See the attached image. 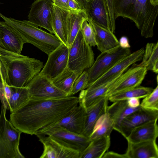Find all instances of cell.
<instances>
[{"instance_id": "obj_1", "label": "cell", "mask_w": 158, "mask_h": 158, "mask_svg": "<svg viewBox=\"0 0 158 158\" xmlns=\"http://www.w3.org/2000/svg\"><path fill=\"white\" fill-rule=\"evenodd\" d=\"M79 104L78 97L31 98L11 113L10 121L22 133L32 135L48 128L68 114Z\"/></svg>"}, {"instance_id": "obj_2", "label": "cell", "mask_w": 158, "mask_h": 158, "mask_svg": "<svg viewBox=\"0 0 158 158\" xmlns=\"http://www.w3.org/2000/svg\"><path fill=\"white\" fill-rule=\"evenodd\" d=\"M2 74L8 86L27 87L40 72L43 62L39 60L16 54L0 48Z\"/></svg>"}, {"instance_id": "obj_3", "label": "cell", "mask_w": 158, "mask_h": 158, "mask_svg": "<svg viewBox=\"0 0 158 158\" xmlns=\"http://www.w3.org/2000/svg\"><path fill=\"white\" fill-rule=\"evenodd\" d=\"M116 19L119 17L132 21L146 38L152 37L158 14V0H113Z\"/></svg>"}, {"instance_id": "obj_4", "label": "cell", "mask_w": 158, "mask_h": 158, "mask_svg": "<svg viewBox=\"0 0 158 158\" xmlns=\"http://www.w3.org/2000/svg\"><path fill=\"white\" fill-rule=\"evenodd\" d=\"M0 17L21 36L25 43L32 44L48 56L63 43L56 35L44 31L28 20L7 17L0 12Z\"/></svg>"}, {"instance_id": "obj_5", "label": "cell", "mask_w": 158, "mask_h": 158, "mask_svg": "<svg viewBox=\"0 0 158 158\" xmlns=\"http://www.w3.org/2000/svg\"><path fill=\"white\" fill-rule=\"evenodd\" d=\"M6 110L2 106L0 114V158H24L19 148L22 132L7 119Z\"/></svg>"}, {"instance_id": "obj_6", "label": "cell", "mask_w": 158, "mask_h": 158, "mask_svg": "<svg viewBox=\"0 0 158 158\" xmlns=\"http://www.w3.org/2000/svg\"><path fill=\"white\" fill-rule=\"evenodd\" d=\"M69 48L68 67L80 75L94 61L93 51L84 39L81 29Z\"/></svg>"}, {"instance_id": "obj_7", "label": "cell", "mask_w": 158, "mask_h": 158, "mask_svg": "<svg viewBox=\"0 0 158 158\" xmlns=\"http://www.w3.org/2000/svg\"><path fill=\"white\" fill-rule=\"evenodd\" d=\"M131 53L130 48H123L119 45L112 49L101 52L91 66L86 71L88 75L87 88L118 62Z\"/></svg>"}, {"instance_id": "obj_8", "label": "cell", "mask_w": 158, "mask_h": 158, "mask_svg": "<svg viewBox=\"0 0 158 158\" xmlns=\"http://www.w3.org/2000/svg\"><path fill=\"white\" fill-rule=\"evenodd\" d=\"M37 134L50 136L64 146L78 152L80 155L91 141L89 138L82 134L72 132L59 126L41 130L35 135Z\"/></svg>"}, {"instance_id": "obj_9", "label": "cell", "mask_w": 158, "mask_h": 158, "mask_svg": "<svg viewBox=\"0 0 158 158\" xmlns=\"http://www.w3.org/2000/svg\"><path fill=\"white\" fill-rule=\"evenodd\" d=\"M27 87L31 98L49 99L68 96L55 86L51 79L39 73L33 78Z\"/></svg>"}, {"instance_id": "obj_10", "label": "cell", "mask_w": 158, "mask_h": 158, "mask_svg": "<svg viewBox=\"0 0 158 158\" xmlns=\"http://www.w3.org/2000/svg\"><path fill=\"white\" fill-rule=\"evenodd\" d=\"M53 3L52 0H36L32 4L28 20L54 34L52 27Z\"/></svg>"}, {"instance_id": "obj_11", "label": "cell", "mask_w": 158, "mask_h": 158, "mask_svg": "<svg viewBox=\"0 0 158 158\" xmlns=\"http://www.w3.org/2000/svg\"><path fill=\"white\" fill-rule=\"evenodd\" d=\"M147 71L145 68L137 65L129 69L121 74L114 83L108 92L107 96L109 97L140 86Z\"/></svg>"}, {"instance_id": "obj_12", "label": "cell", "mask_w": 158, "mask_h": 158, "mask_svg": "<svg viewBox=\"0 0 158 158\" xmlns=\"http://www.w3.org/2000/svg\"><path fill=\"white\" fill-rule=\"evenodd\" d=\"M69 47L62 43L48 55L46 63L39 73L50 79L56 77L67 67Z\"/></svg>"}, {"instance_id": "obj_13", "label": "cell", "mask_w": 158, "mask_h": 158, "mask_svg": "<svg viewBox=\"0 0 158 158\" xmlns=\"http://www.w3.org/2000/svg\"><path fill=\"white\" fill-rule=\"evenodd\" d=\"M144 49L143 48H141L131 53L118 62L89 86L100 85L118 77L124 73L131 65L142 60Z\"/></svg>"}, {"instance_id": "obj_14", "label": "cell", "mask_w": 158, "mask_h": 158, "mask_svg": "<svg viewBox=\"0 0 158 158\" xmlns=\"http://www.w3.org/2000/svg\"><path fill=\"white\" fill-rule=\"evenodd\" d=\"M158 110L141 107L125 117L115 130L125 138L135 127L147 122L158 119Z\"/></svg>"}, {"instance_id": "obj_15", "label": "cell", "mask_w": 158, "mask_h": 158, "mask_svg": "<svg viewBox=\"0 0 158 158\" xmlns=\"http://www.w3.org/2000/svg\"><path fill=\"white\" fill-rule=\"evenodd\" d=\"M36 135L44 147L40 158H80L79 152L64 146L52 137L41 134Z\"/></svg>"}, {"instance_id": "obj_16", "label": "cell", "mask_w": 158, "mask_h": 158, "mask_svg": "<svg viewBox=\"0 0 158 158\" xmlns=\"http://www.w3.org/2000/svg\"><path fill=\"white\" fill-rule=\"evenodd\" d=\"M25 42L14 29L5 21H0V48L20 54Z\"/></svg>"}, {"instance_id": "obj_17", "label": "cell", "mask_w": 158, "mask_h": 158, "mask_svg": "<svg viewBox=\"0 0 158 158\" xmlns=\"http://www.w3.org/2000/svg\"><path fill=\"white\" fill-rule=\"evenodd\" d=\"M84 10L88 19L110 31L109 17L105 0H90L87 3Z\"/></svg>"}, {"instance_id": "obj_18", "label": "cell", "mask_w": 158, "mask_h": 158, "mask_svg": "<svg viewBox=\"0 0 158 158\" xmlns=\"http://www.w3.org/2000/svg\"><path fill=\"white\" fill-rule=\"evenodd\" d=\"M120 76L101 85L95 87L89 86L81 90L78 97L79 105L86 110L101 99L108 96L107 95L109 90Z\"/></svg>"}, {"instance_id": "obj_19", "label": "cell", "mask_w": 158, "mask_h": 158, "mask_svg": "<svg viewBox=\"0 0 158 158\" xmlns=\"http://www.w3.org/2000/svg\"><path fill=\"white\" fill-rule=\"evenodd\" d=\"M109 97L106 96L85 110L83 131L81 134L89 138L95 125L99 118L106 112Z\"/></svg>"}, {"instance_id": "obj_20", "label": "cell", "mask_w": 158, "mask_h": 158, "mask_svg": "<svg viewBox=\"0 0 158 158\" xmlns=\"http://www.w3.org/2000/svg\"><path fill=\"white\" fill-rule=\"evenodd\" d=\"M85 114V110L79 105L76 106L68 114L50 127L59 126L72 132L81 134Z\"/></svg>"}, {"instance_id": "obj_21", "label": "cell", "mask_w": 158, "mask_h": 158, "mask_svg": "<svg viewBox=\"0 0 158 158\" xmlns=\"http://www.w3.org/2000/svg\"><path fill=\"white\" fill-rule=\"evenodd\" d=\"M127 143V148L125 153L127 158H158V148L156 141Z\"/></svg>"}, {"instance_id": "obj_22", "label": "cell", "mask_w": 158, "mask_h": 158, "mask_svg": "<svg viewBox=\"0 0 158 158\" xmlns=\"http://www.w3.org/2000/svg\"><path fill=\"white\" fill-rule=\"evenodd\" d=\"M157 119L147 122L137 127L126 138L127 142L136 143L156 140L158 136Z\"/></svg>"}, {"instance_id": "obj_23", "label": "cell", "mask_w": 158, "mask_h": 158, "mask_svg": "<svg viewBox=\"0 0 158 158\" xmlns=\"http://www.w3.org/2000/svg\"><path fill=\"white\" fill-rule=\"evenodd\" d=\"M69 12L53 4L52 27L54 35L67 46L68 33L67 19Z\"/></svg>"}, {"instance_id": "obj_24", "label": "cell", "mask_w": 158, "mask_h": 158, "mask_svg": "<svg viewBox=\"0 0 158 158\" xmlns=\"http://www.w3.org/2000/svg\"><path fill=\"white\" fill-rule=\"evenodd\" d=\"M90 21L95 33L96 46L101 52L112 49L119 45V41L114 33Z\"/></svg>"}, {"instance_id": "obj_25", "label": "cell", "mask_w": 158, "mask_h": 158, "mask_svg": "<svg viewBox=\"0 0 158 158\" xmlns=\"http://www.w3.org/2000/svg\"><path fill=\"white\" fill-rule=\"evenodd\" d=\"M141 107L139 106L133 108L129 106L127 100H122L113 102L108 106L106 112L113 120L115 123V130L122 121L126 116Z\"/></svg>"}, {"instance_id": "obj_26", "label": "cell", "mask_w": 158, "mask_h": 158, "mask_svg": "<svg viewBox=\"0 0 158 158\" xmlns=\"http://www.w3.org/2000/svg\"><path fill=\"white\" fill-rule=\"evenodd\" d=\"M110 136L101 137L91 140L80 158H101L109 149Z\"/></svg>"}, {"instance_id": "obj_27", "label": "cell", "mask_w": 158, "mask_h": 158, "mask_svg": "<svg viewBox=\"0 0 158 158\" xmlns=\"http://www.w3.org/2000/svg\"><path fill=\"white\" fill-rule=\"evenodd\" d=\"M79 75L68 67L60 74L51 79L57 88L65 93L68 96L72 95L73 84Z\"/></svg>"}, {"instance_id": "obj_28", "label": "cell", "mask_w": 158, "mask_h": 158, "mask_svg": "<svg viewBox=\"0 0 158 158\" xmlns=\"http://www.w3.org/2000/svg\"><path fill=\"white\" fill-rule=\"evenodd\" d=\"M87 19L85 10L77 12H69L67 19L68 47L71 45L80 30L83 22Z\"/></svg>"}, {"instance_id": "obj_29", "label": "cell", "mask_w": 158, "mask_h": 158, "mask_svg": "<svg viewBox=\"0 0 158 158\" xmlns=\"http://www.w3.org/2000/svg\"><path fill=\"white\" fill-rule=\"evenodd\" d=\"M11 94L7 100L6 109L11 113L15 111L24 104L30 98L27 87L10 86Z\"/></svg>"}, {"instance_id": "obj_30", "label": "cell", "mask_w": 158, "mask_h": 158, "mask_svg": "<svg viewBox=\"0 0 158 158\" xmlns=\"http://www.w3.org/2000/svg\"><path fill=\"white\" fill-rule=\"evenodd\" d=\"M114 126V121L106 112L97 121L89 139L91 141L101 137L110 136Z\"/></svg>"}, {"instance_id": "obj_31", "label": "cell", "mask_w": 158, "mask_h": 158, "mask_svg": "<svg viewBox=\"0 0 158 158\" xmlns=\"http://www.w3.org/2000/svg\"><path fill=\"white\" fill-rule=\"evenodd\" d=\"M154 89L148 87L139 86L120 93L112 95L108 100L113 102L116 101L126 100L132 98H144L151 93Z\"/></svg>"}, {"instance_id": "obj_32", "label": "cell", "mask_w": 158, "mask_h": 158, "mask_svg": "<svg viewBox=\"0 0 158 158\" xmlns=\"http://www.w3.org/2000/svg\"><path fill=\"white\" fill-rule=\"evenodd\" d=\"M140 63L137 65L145 68L147 70H152L154 65L158 62V42L148 43Z\"/></svg>"}, {"instance_id": "obj_33", "label": "cell", "mask_w": 158, "mask_h": 158, "mask_svg": "<svg viewBox=\"0 0 158 158\" xmlns=\"http://www.w3.org/2000/svg\"><path fill=\"white\" fill-rule=\"evenodd\" d=\"M81 29L86 42L91 47L96 46L95 33L90 20L88 19L85 20Z\"/></svg>"}, {"instance_id": "obj_34", "label": "cell", "mask_w": 158, "mask_h": 158, "mask_svg": "<svg viewBox=\"0 0 158 158\" xmlns=\"http://www.w3.org/2000/svg\"><path fill=\"white\" fill-rule=\"evenodd\" d=\"M140 105L145 109L158 110V85L151 93L144 98Z\"/></svg>"}, {"instance_id": "obj_35", "label": "cell", "mask_w": 158, "mask_h": 158, "mask_svg": "<svg viewBox=\"0 0 158 158\" xmlns=\"http://www.w3.org/2000/svg\"><path fill=\"white\" fill-rule=\"evenodd\" d=\"M88 84V75L87 71L84 70L75 81L72 88V95L86 89Z\"/></svg>"}, {"instance_id": "obj_36", "label": "cell", "mask_w": 158, "mask_h": 158, "mask_svg": "<svg viewBox=\"0 0 158 158\" xmlns=\"http://www.w3.org/2000/svg\"><path fill=\"white\" fill-rule=\"evenodd\" d=\"M107 9L110 26L111 31H114L115 29V18L113 8V0H105Z\"/></svg>"}, {"instance_id": "obj_37", "label": "cell", "mask_w": 158, "mask_h": 158, "mask_svg": "<svg viewBox=\"0 0 158 158\" xmlns=\"http://www.w3.org/2000/svg\"><path fill=\"white\" fill-rule=\"evenodd\" d=\"M69 11L71 12H77L84 10L75 0H68Z\"/></svg>"}, {"instance_id": "obj_38", "label": "cell", "mask_w": 158, "mask_h": 158, "mask_svg": "<svg viewBox=\"0 0 158 158\" xmlns=\"http://www.w3.org/2000/svg\"><path fill=\"white\" fill-rule=\"evenodd\" d=\"M52 1L53 4L56 6L69 11L68 0H52Z\"/></svg>"}, {"instance_id": "obj_39", "label": "cell", "mask_w": 158, "mask_h": 158, "mask_svg": "<svg viewBox=\"0 0 158 158\" xmlns=\"http://www.w3.org/2000/svg\"><path fill=\"white\" fill-rule=\"evenodd\" d=\"M102 158H127V157L125 153L124 154H120L114 152L110 151L106 152Z\"/></svg>"}, {"instance_id": "obj_40", "label": "cell", "mask_w": 158, "mask_h": 158, "mask_svg": "<svg viewBox=\"0 0 158 158\" xmlns=\"http://www.w3.org/2000/svg\"><path fill=\"white\" fill-rule=\"evenodd\" d=\"M118 41L119 45L121 48H130L128 39L127 37L122 36Z\"/></svg>"}, {"instance_id": "obj_41", "label": "cell", "mask_w": 158, "mask_h": 158, "mask_svg": "<svg viewBox=\"0 0 158 158\" xmlns=\"http://www.w3.org/2000/svg\"><path fill=\"white\" fill-rule=\"evenodd\" d=\"M129 106L133 108H135L140 105L139 99L136 98H132L127 100Z\"/></svg>"}, {"instance_id": "obj_42", "label": "cell", "mask_w": 158, "mask_h": 158, "mask_svg": "<svg viewBox=\"0 0 158 158\" xmlns=\"http://www.w3.org/2000/svg\"><path fill=\"white\" fill-rule=\"evenodd\" d=\"M84 10L85 6L90 0H75Z\"/></svg>"}, {"instance_id": "obj_43", "label": "cell", "mask_w": 158, "mask_h": 158, "mask_svg": "<svg viewBox=\"0 0 158 158\" xmlns=\"http://www.w3.org/2000/svg\"><path fill=\"white\" fill-rule=\"evenodd\" d=\"M5 83V81L3 78L2 73L0 72V89H3Z\"/></svg>"}, {"instance_id": "obj_44", "label": "cell", "mask_w": 158, "mask_h": 158, "mask_svg": "<svg viewBox=\"0 0 158 158\" xmlns=\"http://www.w3.org/2000/svg\"><path fill=\"white\" fill-rule=\"evenodd\" d=\"M0 55H1V52H0ZM0 72H1L0 61Z\"/></svg>"}]
</instances>
